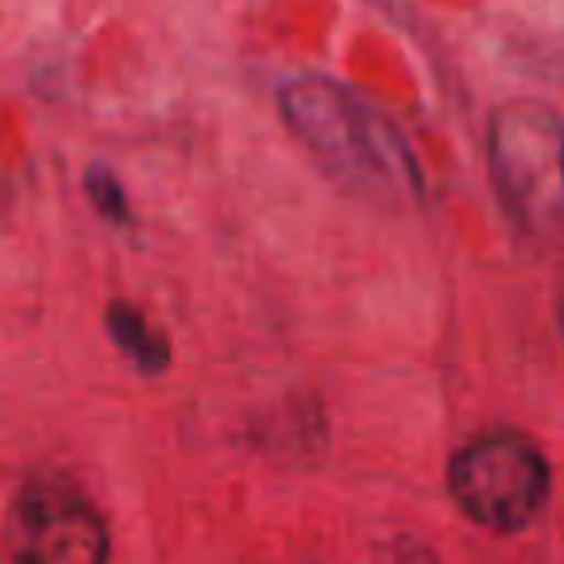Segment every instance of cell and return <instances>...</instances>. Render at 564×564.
<instances>
[{
	"label": "cell",
	"instance_id": "6da1fadb",
	"mask_svg": "<svg viewBox=\"0 0 564 564\" xmlns=\"http://www.w3.org/2000/svg\"><path fill=\"white\" fill-rule=\"evenodd\" d=\"M282 120L314 159L348 186L376 197H414L422 174L391 120L329 78H294L279 94Z\"/></svg>",
	"mask_w": 564,
	"mask_h": 564
},
{
	"label": "cell",
	"instance_id": "7a4b0ae2",
	"mask_svg": "<svg viewBox=\"0 0 564 564\" xmlns=\"http://www.w3.org/2000/svg\"><path fill=\"white\" fill-rule=\"evenodd\" d=\"M487 163L502 209L541 243L564 240V120L549 105L510 101L487 128Z\"/></svg>",
	"mask_w": 564,
	"mask_h": 564
},
{
	"label": "cell",
	"instance_id": "3957f363",
	"mask_svg": "<svg viewBox=\"0 0 564 564\" xmlns=\"http://www.w3.org/2000/svg\"><path fill=\"white\" fill-rule=\"evenodd\" d=\"M553 471L538 445L518 430H491L448 460V495L484 530H525L549 502Z\"/></svg>",
	"mask_w": 564,
	"mask_h": 564
},
{
	"label": "cell",
	"instance_id": "277c9868",
	"mask_svg": "<svg viewBox=\"0 0 564 564\" xmlns=\"http://www.w3.org/2000/svg\"><path fill=\"white\" fill-rule=\"evenodd\" d=\"M17 564H109L101 510L66 479H32L9 514Z\"/></svg>",
	"mask_w": 564,
	"mask_h": 564
},
{
	"label": "cell",
	"instance_id": "5b68a950",
	"mask_svg": "<svg viewBox=\"0 0 564 564\" xmlns=\"http://www.w3.org/2000/svg\"><path fill=\"white\" fill-rule=\"evenodd\" d=\"M105 325H109V337L117 340V348L135 368L148 371V376L166 371V364H171V345H166V337L140 314V310L128 306V302H112V306L105 310Z\"/></svg>",
	"mask_w": 564,
	"mask_h": 564
},
{
	"label": "cell",
	"instance_id": "8992f818",
	"mask_svg": "<svg viewBox=\"0 0 564 564\" xmlns=\"http://www.w3.org/2000/svg\"><path fill=\"white\" fill-rule=\"evenodd\" d=\"M86 194L105 220H112V225H128V220H132V202H128L120 178L105 163H94L86 171Z\"/></svg>",
	"mask_w": 564,
	"mask_h": 564
},
{
	"label": "cell",
	"instance_id": "52a82bcc",
	"mask_svg": "<svg viewBox=\"0 0 564 564\" xmlns=\"http://www.w3.org/2000/svg\"><path fill=\"white\" fill-rule=\"evenodd\" d=\"M561 329H564V302H561Z\"/></svg>",
	"mask_w": 564,
	"mask_h": 564
}]
</instances>
